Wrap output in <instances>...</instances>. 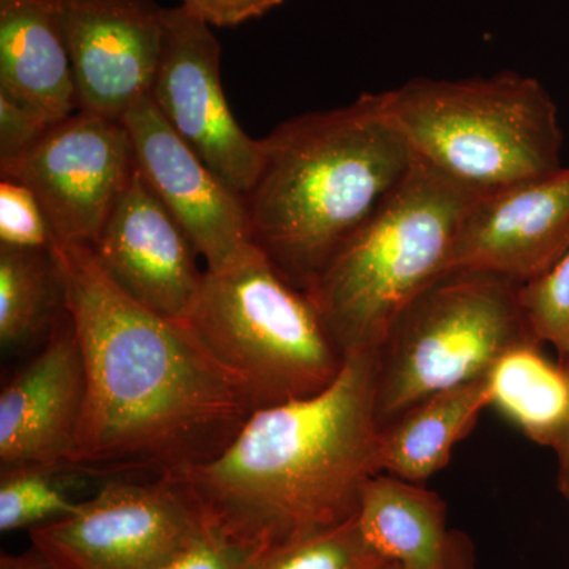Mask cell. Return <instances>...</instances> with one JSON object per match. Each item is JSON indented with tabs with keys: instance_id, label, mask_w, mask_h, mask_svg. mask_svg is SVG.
I'll return each instance as SVG.
<instances>
[{
	"instance_id": "24",
	"label": "cell",
	"mask_w": 569,
	"mask_h": 569,
	"mask_svg": "<svg viewBox=\"0 0 569 569\" xmlns=\"http://www.w3.org/2000/svg\"><path fill=\"white\" fill-rule=\"evenodd\" d=\"M0 246L54 249L51 224L36 194L14 179H0Z\"/></svg>"
},
{
	"instance_id": "6",
	"label": "cell",
	"mask_w": 569,
	"mask_h": 569,
	"mask_svg": "<svg viewBox=\"0 0 569 569\" xmlns=\"http://www.w3.org/2000/svg\"><path fill=\"white\" fill-rule=\"evenodd\" d=\"M186 325L253 410L325 391L347 361L312 299L254 244L206 269Z\"/></svg>"
},
{
	"instance_id": "30",
	"label": "cell",
	"mask_w": 569,
	"mask_h": 569,
	"mask_svg": "<svg viewBox=\"0 0 569 569\" xmlns=\"http://www.w3.org/2000/svg\"><path fill=\"white\" fill-rule=\"evenodd\" d=\"M372 569H407V568L402 567V565H400V563H397V561L381 560V561H378L376 567H373Z\"/></svg>"
},
{
	"instance_id": "11",
	"label": "cell",
	"mask_w": 569,
	"mask_h": 569,
	"mask_svg": "<svg viewBox=\"0 0 569 569\" xmlns=\"http://www.w3.org/2000/svg\"><path fill=\"white\" fill-rule=\"evenodd\" d=\"M569 252V168L475 194L460 219L449 272H481L523 287Z\"/></svg>"
},
{
	"instance_id": "18",
	"label": "cell",
	"mask_w": 569,
	"mask_h": 569,
	"mask_svg": "<svg viewBox=\"0 0 569 569\" xmlns=\"http://www.w3.org/2000/svg\"><path fill=\"white\" fill-rule=\"evenodd\" d=\"M490 406L488 377L422 400L381 429L385 473L421 485L447 467L452 448Z\"/></svg>"
},
{
	"instance_id": "21",
	"label": "cell",
	"mask_w": 569,
	"mask_h": 569,
	"mask_svg": "<svg viewBox=\"0 0 569 569\" xmlns=\"http://www.w3.org/2000/svg\"><path fill=\"white\" fill-rule=\"evenodd\" d=\"M96 475L71 463H31L0 470V530H33L77 511Z\"/></svg>"
},
{
	"instance_id": "19",
	"label": "cell",
	"mask_w": 569,
	"mask_h": 569,
	"mask_svg": "<svg viewBox=\"0 0 569 569\" xmlns=\"http://www.w3.org/2000/svg\"><path fill=\"white\" fill-rule=\"evenodd\" d=\"M529 342L501 356L488 373L490 406L511 419L535 443L557 449L569 425V378Z\"/></svg>"
},
{
	"instance_id": "15",
	"label": "cell",
	"mask_w": 569,
	"mask_h": 569,
	"mask_svg": "<svg viewBox=\"0 0 569 569\" xmlns=\"http://www.w3.org/2000/svg\"><path fill=\"white\" fill-rule=\"evenodd\" d=\"M84 408V365L67 316L0 391V466L70 463Z\"/></svg>"
},
{
	"instance_id": "26",
	"label": "cell",
	"mask_w": 569,
	"mask_h": 569,
	"mask_svg": "<svg viewBox=\"0 0 569 569\" xmlns=\"http://www.w3.org/2000/svg\"><path fill=\"white\" fill-rule=\"evenodd\" d=\"M52 126L50 119L0 93V170L31 152Z\"/></svg>"
},
{
	"instance_id": "23",
	"label": "cell",
	"mask_w": 569,
	"mask_h": 569,
	"mask_svg": "<svg viewBox=\"0 0 569 569\" xmlns=\"http://www.w3.org/2000/svg\"><path fill=\"white\" fill-rule=\"evenodd\" d=\"M520 306L531 332L552 343L560 365L569 361V252L548 276L520 287Z\"/></svg>"
},
{
	"instance_id": "5",
	"label": "cell",
	"mask_w": 569,
	"mask_h": 569,
	"mask_svg": "<svg viewBox=\"0 0 569 569\" xmlns=\"http://www.w3.org/2000/svg\"><path fill=\"white\" fill-rule=\"evenodd\" d=\"M381 99L418 159L471 192L563 168L557 107L535 78L515 71L459 81L417 78Z\"/></svg>"
},
{
	"instance_id": "13",
	"label": "cell",
	"mask_w": 569,
	"mask_h": 569,
	"mask_svg": "<svg viewBox=\"0 0 569 569\" xmlns=\"http://www.w3.org/2000/svg\"><path fill=\"white\" fill-rule=\"evenodd\" d=\"M78 111L119 119L151 93L164 39L153 0H61Z\"/></svg>"
},
{
	"instance_id": "12",
	"label": "cell",
	"mask_w": 569,
	"mask_h": 569,
	"mask_svg": "<svg viewBox=\"0 0 569 569\" xmlns=\"http://www.w3.org/2000/svg\"><path fill=\"white\" fill-rule=\"evenodd\" d=\"M138 173L174 217L208 271L222 268L253 244L244 194L213 173L142 97L123 114Z\"/></svg>"
},
{
	"instance_id": "20",
	"label": "cell",
	"mask_w": 569,
	"mask_h": 569,
	"mask_svg": "<svg viewBox=\"0 0 569 569\" xmlns=\"http://www.w3.org/2000/svg\"><path fill=\"white\" fill-rule=\"evenodd\" d=\"M67 318L66 287L54 250L0 246V346L29 347Z\"/></svg>"
},
{
	"instance_id": "10",
	"label": "cell",
	"mask_w": 569,
	"mask_h": 569,
	"mask_svg": "<svg viewBox=\"0 0 569 569\" xmlns=\"http://www.w3.org/2000/svg\"><path fill=\"white\" fill-rule=\"evenodd\" d=\"M222 48L208 22L183 6L164 9V39L151 99L174 132L236 192L252 190L263 140L247 134L224 97Z\"/></svg>"
},
{
	"instance_id": "3",
	"label": "cell",
	"mask_w": 569,
	"mask_h": 569,
	"mask_svg": "<svg viewBox=\"0 0 569 569\" xmlns=\"http://www.w3.org/2000/svg\"><path fill=\"white\" fill-rule=\"evenodd\" d=\"M417 163L381 92L288 119L263 138L244 194L252 242L306 291Z\"/></svg>"
},
{
	"instance_id": "4",
	"label": "cell",
	"mask_w": 569,
	"mask_h": 569,
	"mask_svg": "<svg viewBox=\"0 0 569 569\" xmlns=\"http://www.w3.org/2000/svg\"><path fill=\"white\" fill-rule=\"evenodd\" d=\"M475 192L415 164L306 293L343 355L377 353L408 306L449 274L460 219Z\"/></svg>"
},
{
	"instance_id": "14",
	"label": "cell",
	"mask_w": 569,
	"mask_h": 569,
	"mask_svg": "<svg viewBox=\"0 0 569 569\" xmlns=\"http://www.w3.org/2000/svg\"><path fill=\"white\" fill-rule=\"evenodd\" d=\"M91 249L130 298L186 323L206 269H200L192 242L138 170Z\"/></svg>"
},
{
	"instance_id": "7",
	"label": "cell",
	"mask_w": 569,
	"mask_h": 569,
	"mask_svg": "<svg viewBox=\"0 0 569 569\" xmlns=\"http://www.w3.org/2000/svg\"><path fill=\"white\" fill-rule=\"evenodd\" d=\"M519 293L501 277L449 272L415 299L376 353L381 429L429 397L488 377L512 348L539 342Z\"/></svg>"
},
{
	"instance_id": "27",
	"label": "cell",
	"mask_w": 569,
	"mask_h": 569,
	"mask_svg": "<svg viewBox=\"0 0 569 569\" xmlns=\"http://www.w3.org/2000/svg\"><path fill=\"white\" fill-rule=\"evenodd\" d=\"M283 0H182V6L216 28H233L263 17Z\"/></svg>"
},
{
	"instance_id": "29",
	"label": "cell",
	"mask_w": 569,
	"mask_h": 569,
	"mask_svg": "<svg viewBox=\"0 0 569 569\" xmlns=\"http://www.w3.org/2000/svg\"><path fill=\"white\" fill-rule=\"evenodd\" d=\"M567 370L569 378V361L561 365ZM557 456H559V486L563 496L569 500V425L567 433H565L563 440H561L560 447L556 449Z\"/></svg>"
},
{
	"instance_id": "2",
	"label": "cell",
	"mask_w": 569,
	"mask_h": 569,
	"mask_svg": "<svg viewBox=\"0 0 569 569\" xmlns=\"http://www.w3.org/2000/svg\"><path fill=\"white\" fill-rule=\"evenodd\" d=\"M380 473L376 353H355L325 391L253 410L216 458L162 478L206 523L269 550L355 519Z\"/></svg>"
},
{
	"instance_id": "22",
	"label": "cell",
	"mask_w": 569,
	"mask_h": 569,
	"mask_svg": "<svg viewBox=\"0 0 569 569\" xmlns=\"http://www.w3.org/2000/svg\"><path fill=\"white\" fill-rule=\"evenodd\" d=\"M381 560L356 516L335 529L266 550L250 569H372Z\"/></svg>"
},
{
	"instance_id": "1",
	"label": "cell",
	"mask_w": 569,
	"mask_h": 569,
	"mask_svg": "<svg viewBox=\"0 0 569 569\" xmlns=\"http://www.w3.org/2000/svg\"><path fill=\"white\" fill-rule=\"evenodd\" d=\"M86 408L71 466L96 477L162 478L208 462L253 411L189 326L112 282L91 247L56 242Z\"/></svg>"
},
{
	"instance_id": "16",
	"label": "cell",
	"mask_w": 569,
	"mask_h": 569,
	"mask_svg": "<svg viewBox=\"0 0 569 569\" xmlns=\"http://www.w3.org/2000/svg\"><path fill=\"white\" fill-rule=\"evenodd\" d=\"M0 93L54 123L78 111L61 0H0Z\"/></svg>"
},
{
	"instance_id": "28",
	"label": "cell",
	"mask_w": 569,
	"mask_h": 569,
	"mask_svg": "<svg viewBox=\"0 0 569 569\" xmlns=\"http://www.w3.org/2000/svg\"><path fill=\"white\" fill-rule=\"evenodd\" d=\"M0 569H62L40 552L32 548L22 553H2L0 556Z\"/></svg>"
},
{
	"instance_id": "17",
	"label": "cell",
	"mask_w": 569,
	"mask_h": 569,
	"mask_svg": "<svg viewBox=\"0 0 569 569\" xmlns=\"http://www.w3.org/2000/svg\"><path fill=\"white\" fill-rule=\"evenodd\" d=\"M358 522L370 548L407 569H458L447 505L415 482L380 473L367 485Z\"/></svg>"
},
{
	"instance_id": "25",
	"label": "cell",
	"mask_w": 569,
	"mask_h": 569,
	"mask_svg": "<svg viewBox=\"0 0 569 569\" xmlns=\"http://www.w3.org/2000/svg\"><path fill=\"white\" fill-rule=\"evenodd\" d=\"M263 552L264 549L204 522L203 530L159 569H250Z\"/></svg>"
},
{
	"instance_id": "9",
	"label": "cell",
	"mask_w": 569,
	"mask_h": 569,
	"mask_svg": "<svg viewBox=\"0 0 569 569\" xmlns=\"http://www.w3.org/2000/svg\"><path fill=\"white\" fill-rule=\"evenodd\" d=\"M137 173L126 123L77 111L21 160L0 170L43 208L56 242L91 247Z\"/></svg>"
},
{
	"instance_id": "8",
	"label": "cell",
	"mask_w": 569,
	"mask_h": 569,
	"mask_svg": "<svg viewBox=\"0 0 569 569\" xmlns=\"http://www.w3.org/2000/svg\"><path fill=\"white\" fill-rule=\"evenodd\" d=\"M204 520L163 478H107L77 511L29 531L33 548L62 569H159Z\"/></svg>"
}]
</instances>
